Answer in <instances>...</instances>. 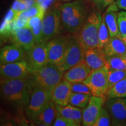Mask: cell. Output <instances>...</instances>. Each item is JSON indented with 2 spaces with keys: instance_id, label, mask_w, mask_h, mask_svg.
<instances>
[{
  "instance_id": "cell-40",
  "label": "cell",
  "mask_w": 126,
  "mask_h": 126,
  "mask_svg": "<svg viewBox=\"0 0 126 126\" xmlns=\"http://www.w3.org/2000/svg\"><path fill=\"white\" fill-rule=\"evenodd\" d=\"M25 4L26 5V7H27V9L29 8L30 7H32L33 5H34V4H36L37 2L36 0H23Z\"/></svg>"
},
{
  "instance_id": "cell-20",
  "label": "cell",
  "mask_w": 126,
  "mask_h": 126,
  "mask_svg": "<svg viewBox=\"0 0 126 126\" xmlns=\"http://www.w3.org/2000/svg\"><path fill=\"white\" fill-rule=\"evenodd\" d=\"M56 116V105L50 100L39 113L34 122L39 126H49L53 124Z\"/></svg>"
},
{
  "instance_id": "cell-3",
  "label": "cell",
  "mask_w": 126,
  "mask_h": 126,
  "mask_svg": "<svg viewBox=\"0 0 126 126\" xmlns=\"http://www.w3.org/2000/svg\"><path fill=\"white\" fill-rule=\"evenodd\" d=\"M64 73L59 65L47 63L44 67L32 71L29 80L33 88L53 90L62 80Z\"/></svg>"
},
{
  "instance_id": "cell-11",
  "label": "cell",
  "mask_w": 126,
  "mask_h": 126,
  "mask_svg": "<svg viewBox=\"0 0 126 126\" xmlns=\"http://www.w3.org/2000/svg\"><path fill=\"white\" fill-rule=\"evenodd\" d=\"M113 126H126V97L108 98L106 102Z\"/></svg>"
},
{
  "instance_id": "cell-38",
  "label": "cell",
  "mask_w": 126,
  "mask_h": 126,
  "mask_svg": "<svg viewBox=\"0 0 126 126\" xmlns=\"http://www.w3.org/2000/svg\"><path fill=\"white\" fill-rule=\"evenodd\" d=\"M116 3L119 9L126 11V0H116Z\"/></svg>"
},
{
  "instance_id": "cell-19",
  "label": "cell",
  "mask_w": 126,
  "mask_h": 126,
  "mask_svg": "<svg viewBox=\"0 0 126 126\" xmlns=\"http://www.w3.org/2000/svg\"><path fill=\"white\" fill-rule=\"evenodd\" d=\"M119 8L116 2H113L109 6L104 14L105 22L108 28L110 37L121 36L118 28L117 11Z\"/></svg>"
},
{
  "instance_id": "cell-37",
  "label": "cell",
  "mask_w": 126,
  "mask_h": 126,
  "mask_svg": "<svg viewBox=\"0 0 126 126\" xmlns=\"http://www.w3.org/2000/svg\"><path fill=\"white\" fill-rule=\"evenodd\" d=\"M93 2L99 9H103L114 2V0H93Z\"/></svg>"
},
{
  "instance_id": "cell-31",
  "label": "cell",
  "mask_w": 126,
  "mask_h": 126,
  "mask_svg": "<svg viewBox=\"0 0 126 126\" xmlns=\"http://www.w3.org/2000/svg\"><path fill=\"white\" fill-rule=\"evenodd\" d=\"M53 126H79L80 125L74 121L71 120L62 116L57 115Z\"/></svg>"
},
{
  "instance_id": "cell-10",
  "label": "cell",
  "mask_w": 126,
  "mask_h": 126,
  "mask_svg": "<svg viewBox=\"0 0 126 126\" xmlns=\"http://www.w3.org/2000/svg\"><path fill=\"white\" fill-rule=\"evenodd\" d=\"M85 63L84 50L77 37H70L64 63L59 66L63 71H66L79 63Z\"/></svg>"
},
{
  "instance_id": "cell-7",
  "label": "cell",
  "mask_w": 126,
  "mask_h": 126,
  "mask_svg": "<svg viewBox=\"0 0 126 126\" xmlns=\"http://www.w3.org/2000/svg\"><path fill=\"white\" fill-rule=\"evenodd\" d=\"M70 37L63 36L50 40L47 43L48 63L60 66L64 63Z\"/></svg>"
},
{
  "instance_id": "cell-12",
  "label": "cell",
  "mask_w": 126,
  "mask_h": 126,
  "mask_svg": "<svg viewBox=\"0 0 126 126\" xmlns=\"http://www.w3.org/2000/svg\"><path fill=\"white\" fill-rule=\"evenodd\" d=\"M26 52L25 60L31 72L44 67L48 63L46 42L36 44Z\"/></svg>"
},
{
  "instance_id": "cell-33",
  "label": "cell",
  "mask_w": 126,
  "mask_h": 126,
  "mask_svg": "<svg viewBox=\"0 0 126 126\" xmlns=\"http://www.w3.org/2000/svg\"><path fill=\"white\" fill-rule=\"evenodd\" d=\"M71 90L72 92L80 93V94H92L91 89L86 85L81 83H74L71 84Z\"/></svg>"
},
{
  "instance_id": "cell-8",
  "label": "cell",
  "mask_w": 126,
  "mask_h": 126,
  "mask_svg": "<svg viewBox=\"0 0 126 126\" xmlns=\"http://www.w3.org/2000/svg\"><path fill=\"white\" fill-rule=\"evenodd\" d=\"M61 15L60 9H53L46 12L42 21V32L44 42L51 40L61 31Z\"/></svg>"
},
{
  "instance_id": "cell-6",
  "label": "cell",
  "mask_w": 126,
  "mask_h": 126,
  "mask_svg": "<svg viewBox=\"0 0 126 126\" xmlns=\"http://www.w3.org/2000/svg\"><path fill=\"white\" fill-rule=\"evenodd\" d=\"M52 90L43 88H33L31 99L27 105L26 113L28 118L34 122L43 107L51 100Z\"/></svg>"
},
{
  "instance_id": "cell-2",
  "label": "cell",
  "mask_w": 126,
  "mask_h": 126,
  "mask_svg": "<svg viewBox=\"0 0 126 126\" xmlns=\"http://www.w3.org/2000/svg\"><path fill=\"white\" fill-rule=\"evenodd\" d=\"M61 23L66 31L78 33L86 19V8L81 0L63 4L60 7Z\"/></svg>"
},
{
  "instance_id": "cell-1",
  "label": "cell",
  "mask_w": 126,
  "mask_h": 126,
  "mask_svg": "<svg viewBox=\"0 0 126 126\" xmlns=\"http://www.w3.org/2000/svg\"><path fill=\"white\" fill-rule=\"evenodd\" d=\"M32 90V85L28 78L1 79V95L16 105L27 106Z\"/></svg>"
},
{
  "instance_id": "cell-29",
  "label": "cell",
  "mask_w": 126,
  "mask_h": 126,
  "mask_svg": "<svg viewBox=\"0 0 126 126\" xmlns=\"http://www.w3.org/2000/svg\"><path fill=\"white\" fill-rule=\"evenodd\" d=\"M26 11L16 14V16L15 19V24L16 28H27L28 20H29Z\"/></svg>"
},
{
  "instance_id": "cell-27",
  "label": "cell",
  "mask_w": 126,
  "mask_h": 126,
  "mask_svg": "<svg viewBox=\"0 0 126 126\" xmlns=\"http://www.w3.org/2000/svg\"><path fill=\"white\" fill-rule=\"evenodd\" d=\"M126 78V70H109V89L118 82Z\"/></svg>"
},
{
  "instance_id": "cell-43",
  "label": "cell",
  "mask_w": 126,
  "mask_h": 126,
  "mask_svg": "<svg viewBox=\"0 0 126 126\" xmlns=\"http://www.w3.org/2000/svg\"><path fill=\"white\" fill-rule=\"evenodd\" d=\"M125 56H126V54H125Z\"/></svg>"
},
{
  "instance_id": "cell-42",
  "label": "cell",
  "mask_w": 126,
  "mask_h": 126,
  "mask_svg": "<svg viewBox=\"0 0 126 126\" xmlns=\"http://www.w3.org/2000/svg\"><path fill=\"white\" fill-rule=\"evenodd\" d=\"M60 1H61V2H70V1H73V0H59Z\"/></svg>"
},
{
  "instance_id": "cell-32",
  "label": "cell",
  "mask_w": 126,
  "mask_h": 126,
  "mask_svg": "<svg viewBox=\"0 0 126 126\" xmlns=\"http://www.w3.org/2000/svg\"><path fill=\"white\" fill-rule=\"evenodd\" d=\"M26 11L29 18L37 15L45 16L46 14V9L38 3H36V4L26 9Z\"/></svg>"
},
{
  "instance_id": "cell-25",
  "label": "cell",
  "mask_w": 126,
  "mask_h": 126,
  "mask_svg": "<svg viewBox=\"0 0 126 126\" xmlns=\"http://www.w3.org/2000/svg\"><path fill=\"white\" fill-rule=\"evenodd\" d=\"M91 94L72 92L69 104L79 108H85L89 103Z\"/></svg>"
},
{
  "instance_id": "cell-9",
  "label": "cell",
  "mask_w": 126,
  "mask_h": 126,
  "mask_svg": "<svg viewBox=\"0 0 126 126\" xmlns=\"http://www.w3.org/2000/svg\"><path fill=\"white\" fill-rule=\"evenodd\" d=\"M31 74V70L26 60L0 65L1 79L28 78Z\"/></svg>"
},
{
  "instance_id": "cell-24",
  "label": "cell",
  "mask_w": 126,
  "mask_h": 126,
  "mask_svg": "<svg viewBox=\"0 0 126 126\" xmlns=\"http://www.w3.org/2000/svg\"><path fill=\"white\" fill-rule=\"evenodd\" d=\"M106 94L108 98L126 97V78L118 82L110 88Z\"/></svg>"
},
{
  "instance_id": "cell-22",
  "label": "cell",
  "mask_w": 126,
  "mask_h": 126,
  "mask_svg": "<svg viewBox=\"0 0 126 126\" xmlns=\"http://www.w3.org/2000/svg\"><path fill=\"white\" fill-rule=\"evenodd\" d=\"M106 57L124 55L126 53V45L122 36L110 37L108 43L103 48Z\"/></svg>"
},
{
  "instance_id": "cell-18",
  "label": "cell",
  "mask_w": 126,
  "mask_h": 126,
  "mask_svg": "<svg viewBox=\"0 0 126 126\" xmlns=\"http://www.w3.org/2000/svg\"><path fill=\"white\" fill-rule=\"evenodd\" d=\"M25 58L24 50L15 44L5 46L0 51L1 64L24 60Z\"/></svg>"
},
{
  "instance_id": "cell-41",
  "label": "cell",
  "mask_w": 126,
  "mask_h": 126,
  "mask_svg": "<svg viewBox=\"0 0 126 126\" xmlns=\"http://www.w3.org/2000/svg\"><path fill=\"white\" fill-rule=\"evenodd\" d=\"M122 39L123 40V41L124 42V43H125V44L126 45V34L122 36Z\"/></svg>"
},
{
  "instance_id": "cell-14",
  "label": "cell",
  "mask_w": 126,
  "mask_h": 126,
  "mask_svg": "<svg viewBox=\"0 0 126 126\" xmlns=\"http://www.w3.org/2000/svg\"><path fill=\"white\" fill-rule=\"evenodd\" d=\"M71 84L65 79L61 80L52 90L51 101L60 106H65L68 105L72 93Z\"/></svg>"
},
{
  "instance_id": "cell-39",
  "label": "cell",
  "mask_w": 126,
  "mask_h": 126,
  "mask_svg": "<svg viewBox=\"0 0 126 126\" xmlns=\"http://www.w3.org/2000/svg\"><path fill=\"white\" fill-rule=\"evenodd\" d=\"M51 1L52 0H36L37 2L45 9H46L47 6L50 4V3L51 2Z\"/></svg>"
},
{
  "instance_id": "cell-15",
  "label": "cell",
  "mask_w": 126,
  "mask_h": 126,
  "mask_svg": "<svg viewBox=\"0 0 126 126\" xmlns=\"http://www.w3.org/2000/svg\"><path fill=\"white\" fill-rule=\"evenodd\" d=\"M11 38L15 45L25 51H28L36 44L32 32L28 28H16L12 33Z\"/></svg>"
},
{
  "instance_id": "cell-17",
  "label": "cell",
  "mask_w": 126,
  "mask_h": 126,
  "mask_svg": "<svg viewBox=\"0 0 126 126\" xmlns=\"http://www.w3.org/2000/svg\"><path fill=\"white\" fill-rule=\"evenodd\" d=\"M91 71V68L85 63H79L66 71L63 75V78L71 83H81L85 80Z\"/></svg>"
},
{
  "instance_id": "cell-28",
  "label": "cell",
  "mask_w": 126,
  "mask_h": 126,
  "mask_svg": "<svg viewBox=\"0 0 126 126\" xmlns=\"http://www.w3.org/2000/svg\"><path fill=\"white\" fill-rule=\"evenodd\" d=\"M111 125L110 115L106 107H102L101 111L94 126H109Z\"/></svg>"
},
{
  "instance_id": "cell-36",
  "label": "cell",
  "mask_w": 126,
  "mask_h": 126,
  "mask_svg": "<svg viewBox=\"0 0 126 126\" xmlns=\"http://www.w3.org/2000/svg\"><path fill=\"white\" fill-rule=\"evenodd\" d=\"M11 8L16 12L18 13L26 11L27 9V7L23 0H15Z\"/></svg>"
},
{
  "instance_id": "cell-30",
  "label": "cell",
  "mask_w": 126,
  "mask_h": 126,
  "mask_svg": "<svg viewBox=\"0 0 126 126\" xmlns=\"http://www.w3.org/2000/svg\"><path fill=\"white\" fill-rule=\"evenodd\" d=\"M118 28L121 36L126 34V11H120L117 13Z\"/></svg>"
},
{
  "instance_id": "cell-23",
  "label": "cell",
  "mask_w": 126,
  "mask_h": 126,
  "mask_svg": "<svg viewBox=\"0 0 126 126\" xmlns=\"http://www.w3.org/2000/svg\"><path fill=\"white\" fill-rule=\"evenodd\" d=\"M107 65L111 70H126V56L124 55L106 57Z\"/></svg>"
},
{
  "instance_id": "cell-26",
  "label": "cell",
  "mask_w": 126,
  "mask_h": 126,
  "mask_svg": "<svg viewBox=\"0 0 126 126\" xmlns=\"http://www.w3.org/2000/svg\"><path fill=\"white\" fill-rule=\"evenodd\" d=\"M99 45L98 47L103 48L108 43L110 38L109 32L107 27L106 23L105 22V16L104 14L102 16V20L101 24L99 30Z\"/></svg>"
},
{
  "instance_id": "cell-35",
  "label": "cell",
  "mask_w": 126,
  "mask_h": 126,
  "mask_svg": "<svg viewBox=\"0 0 126 126\" xmlns=\"http://www.w3.org/2000/svg\"><path fill=\"white\" fill-rule=\"evenodd\" d=\"M31 31L33 34L36 44L44 42L43 39V32H42V23L37 27L32 29Z\"/></svg>"
},
{
  "instance_id": "cell-16",
  "label": "cell",
  "mask_w": 126,
  "mask_h": 126,
  "mask_svg": "<svg viewBox=\"0 0 126 126\" xmlns=\"http://www.w3.org/2000/svg\"><path fill=\"white\" fill-rule=\"evenodd\" d=\"M85 63L92 70L107 65L106 56L103 48L92 47L84 51Z\"/></svg>"
},
{
  "instance_id": "cell-13",
  "label": "cell",
  "mask_w": 126,
  "mask_h": 126,
  "mask_svg": "<svg viewBox=\"0 0 126 126\" xmlns=\"http://www.w3.org/2000/svg\"><path fill=\"white\" fill-rule=\"evenodd\" d=\"M103 97L91 96L88 105L83 110L82 125L94 126L98 118L105 103Z\"/></svg>"
},
{
  "instance_id": "cell-21",
  "label": "cell",
  "mask_w": 126,
  "mask_h": 126,
  "mask_svg": "<svg viewBox=\"0 0 126 126\" xmlns=\"http://www.w3.org/2000/svg\"><path fill=\"white\" fill-rule=\"evenodd\" d=\"M82 113L83 110L81 108L72 106L70 104L65 106L56 105L57 115H59L71 120L74 121L80 126L82 122Z\"/></svg>"
},
{
  "instance_id": "cell-5",
  "label": "cell",
  "mask_w": 126,
  "mask_h": 126,
  "mask_svg": "<svg viewBox=\"0 0 126 126\" xmlns=\"http://www.w3.org/2000/svg\"><path fill=\"white\" fill-rule=\"evenodd\" d=\"M109 73L108 65L92 70L83 83L91 89L93 96L103 97L109 90Z\"/></svg>"
},
{
  "instance_id": "cell-34",
  "label": "cell",
  "mask_w": 126,
  "mask_h": 126,
  "mask_svg": "<svg viewBox=\"0 0 126 126\" xmlns=\"http://www.w3.org/2000/svg\"><path fill=\"white\" fill-rule=\"evenodd\" d=\"M44 16H45L37 15L29 18V20H28L27 28L32 29L33 28L37 27L42 23Z\"/></svg>"
},
{
  "instance_id": "cell-4",
  "label": "cell",
  "mask_w": 126,
  "mask_h": 126,
  "mask_svg": "<svg viewBox=\"0 0 126 126\" xmlns=\"http://www.w3.org/2000/svg\"><path fill=\"white\" fill-rule=\"evenodd\" d=\"M102 20L99 12H92L78 32L77 38L84 51L89 48L98 47L99 30Z\"/></svg>"
}]
</instances>
